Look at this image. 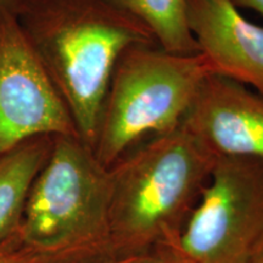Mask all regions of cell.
<instances>
[{
	"mask_svg": "<svg viewBox=\"0 0 263 263\" xmlns=\"http://www.w3.org/2000/svg\"><path fill=\"white\" fill-rule=\"evenodd\" d=\"M108 207V168L80 137H54L16 234L34 263L114 259Z\"/></svg>",
	"mask_w": 263,
	"mask_h": 263,
	"instance_id": "cell-3",
	"label": "cell"
},
{
	"mask_svg": "<svg viewBox=\"0 0 263 263\" xmlns=\"http://www.w3.org/2000/svg\"><path fill=\"white\" fill-rule=\"evenodd\" d=\"M52 138H32L0 155V242L18 228L33 180L51 153Z\"/></svg>",
	"mask_w": 263,
	"mask_h": 263,
	"instance_id": "cell-9",
	"label": "cell"
},
{
	"mask_svg": "<svg viewBox=\"0 0 263 263\" xmlns=\"http://www.w3.org/2000/svg\"><path fill=\"white\" fill-rule=\"evenodd\" d=\"M210 74L200 54H176L156 43L128 48L104 99L93 147L99 162L110 168L139 144L182 126Z\"/></svg>",
	"mask_w": 263,
	"mask_h": 263,
	"instance_id": "cell-4",
	"label": "cell"
},
{
	"mask_svg": "<svg viewBox=\"0 0 263 263\" xmlns=\"http://www.w3.org/2000/svg\"><path fill=\"white\" fill-rule=\"evenodd\" d=\"M182 126L215 159L263 160V95L239 82L210 74Z\"/></svg>",
	"mask_w": 263,
	"mask_h": 263,
	"instance_id": "cell-7",
	"label": "cell"
},
{
	"mask_svg": "<svg viewBox=\"0 0 263 263\" xmlns=\"http://www.w3.org/2000/svg\"><path fill=\"white\" fill-rule=\"evenodd\" d=\"M176 259H177V258H176ZM179 263H182V262H179Z\"/></svg>",
	"mask_w": 263,
	"mask_h": 263,
	"instance_id": "cell-17",
	"label": "cell"
},
{
	"mask_svg": "<svg viewBox=\"0 0 263 263\" xmlns=\"http://www.w3.org/2000/svg\"><path fill=\"white\" fill-rule=\"evenodd\" d=\"M136 263H179V261L167 252L159 251L154 252V254L139 256Z\"/></svg>",
	"mask_w": 263,
	"mask_h": 263,
	"instance_id": "cell-12",
	"label": "cell"
},
{
	"mask_svg": "<svg viewBox=\"0 0 263 263\" xmlns=\"http://www.w3.org/2000/svg\"><path fill=\"white\" fill-rule=\"evenodd\" d=\"M188 20L212 74L263 95V26L246 18L234 0H188Z\"/></svg>",
	"mask_w": 263,
	"mask_h": 263,
	"instance_id": "cell-8",
	"label": "cell"
},
{
	"mask_svg": "<svg viewBox=\"0 0 263 263\" xmlns=\"http://www.w3.org/2000/svg\"><path fill=\"white\" fill-rule=\"evenodd\" d=\"M263 249V160L216 157L167 254L182 263H250Z\"/></svg>",
	"mask_w": 263,
	"mask_h": 263,
	"instance_id": "cell-5",
	"label": "cell"
},
{
	"mask_svg": "<svg viewBox=\"0 0 263 263\" xmlns=\"http://www.w3.org/2000/svg\"><path fill=\"white\" fill-rule=\"evenodd\" d=\"M250 263H263V249L258 252L257 256H256V257L252 259Z\"/></svg>",
	"mask_w": 263,
	"mask_h": 263,
	"instance_id": "cell-16",
	"label": "cell"
},
{
	"mask_svg": "<svg viewBox=\"0 0 263 263\" xmlns=\"http://www.w3.org/2000/svg\"><path fill=\"white\" fill-rule=\"evenodd\" d=\"M139 256H129V257H121V258H114L107 259V261H100V262H93V263H136Z\"/></svg>",
	"mask_w": 263,
	"mask_h": 263,
	"instance_id": "cell-15",
	"label": "cell"
},
{
	"mask_svg": "<svg viewBox=\"0 0 263 263\" xmlns=\"http://www.w3.org/2000/svg\"><path fill=\"white\" fill-rule=\"evenodd\" d=\"M42 136L78 133L17 16L0 10V155Z\"/></svg>",
	"mask_w": 263,
	"mask_h": 263,
	"instance_id": "cell-6",
	"label": "cell"
},
{
	"mask_svg": "<svg viewBox=\"0 0 263 263\" xmlns=\"http://www.w3.org/2000/svg\"><path fill=\"white\" fill-rule=\"evenodd\" d=\"M0 263H34L16 232L0 242Z\"/></svg>",
	"mask_w": 263,
	"mask_h": 263,
	"instance_id": "cell-11",
	"label": "cell"
},
{
	"mask_svg": "<svg viewBox=\"0 0 263 263\" xmlns=\"http://www.w3.org/2000/svg\"><path fill=\"white\" fill-rule=\"evenodd\" d=\"M183 126L150 138L108 168L115 258L167 251L196 206L215 162Z\"/></svg>",
	"mask_w": 263,
	"mask_h": 263,
	"instance_id": "cell-2",
	"label": "cell"
},
{
	"mask_svg": "<svg viewBox=\"0 0 263 263\" xmlns=\"http://www.w3.org/2000/svg\"><path fill=\"white\" fill-rule=\"evenodd\" d=\"M17 18L78 137L93 149L118 59L133 45L156 42L143 25L106 0H31Z\"/></svg>",
	"mask_w": 263,
	"mask_h": 263,
	"instance_id": "cell-1",
	"label": "cell"
},
{
	"mask_svg": "<svg viewBox=\"0 0 263 263\" xmlns=\"http://www.w3.org/2000/svg\"><path fill=\"white\" fill-rule=\"evenodd\" d=\"M31 0H0V10L18 16L26 9Z\"/></svg>",
	"mask_w": 263,
	"mask_h": 263,
	"instance_id": "cell-13",
	"label": "cell"
},
{
	"mask_svg": "<svg viewBox=\"0 0 263 263\" xmlns=\"http://www.w3.org/2000/svg\"><path fill=\"white\" fill-rule=\"evenodd\" d=\"M240 9H248L263 15V0H234Z\"/></svg>",
	"mask_w": 263,
	"mask_h": 263,
	"instance_id": "cell-14",
	"label": "cell"
},
{
	"mask_svg": "<svg viewBox=\"0 0 263 263\" xmlns=\"http://www.w3.org/2000/svg\"><path fill=\"white\" fill-rule=\"evenodd\" d=\"M143 25L156 44L176 54H199L189 27L188 0H106Z\"/></svg>",
	"mask_w": 263,
	"mask_h": 263,
	"instance_id": "cell-10",
	"label": "cell"
}]
</instances>
